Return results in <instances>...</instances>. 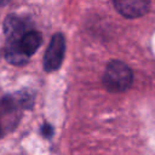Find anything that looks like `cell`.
<instances>
[{"instance_id":"52a82bcc","label":"cell","mask_w":155,"mask_h":155,"mask_svg":"<svg viewBox=\"0 0 155 155\" xmlns=\"http://www.w3.org/2000/svg\"><path fill=\"white\" fill-rule=\"evenodd\" d=\"M42 133H44L45 137H50V136L53 133V130H52L48 125H45V126L42 127Z\"/></svg>"},{"instance_id":"3957f363","label":"cell","mask_w":155,"mask_h":155,"mask_svg":"<svg viewBox=\"0 0 155 155\" xmlns=\"http://www.w3.org/2000/svg\"><path fill=\"white\" fill-rule=\"evenodd\" d=\"M115 8L127 18H137L149 11L150 4L144 0H117L114 1Z\"/></svg>"},{"instance_id":"8992f818","label":"cell","mask_w":155,"mask_h":155,"mask_svg":"<svg viewBox=\"0 0 155 155\" xmlns=\"http://www.w3.org/2000/svg\"><path fill=\"white\" fill-rule=\"evenodd\" d=\"M5 58L13 65H23L28 62L29 57L22 53L18 42H7L5 47Z\"/></svg>"},{"instance_id":"5b68a950","label":"cell","mask_w":155,"mask_h":155,"mask_svg":"<svg viewBox=\"0 0 155 155\" xmlns=\"http://www.w3.org/2000/svg\"><path fill=\"white\" fill-rule=\"evenodd\" d=\"M41 41H42V36H41V34L39 31L28 30L21 38V40L18 42V46H19V50L22 51L23 54H25L27 57H30L40 47Z\"/></svg>"},{"instance_id":"277c9868","label":"cell","mask_w":155,"mask_h":155,"mask_svg":"<svg viewBox=\"0 0 155 155\" xmlns=\"http://www.w3.org/2000/svg\"><path fill=\"white\" fill-rule=\"evenodd\" d=\"M24 22L17 16H7L4 22V33L7 38V42H19L21 38L27 33Z\"/></svg>"},{"instance_id":"6da1fadb","label":"cell","mask_w":155,"mask_h":155,"mask_svg":"<svg viewBox=\"0 0 155 155\" xmlns=\"http://www.w3.org/2000/svg\"><path fill=\"white\" fill-rule=\"evenodd\" d=\"M132 81L133 74L127 64L121 61H111L108 63L103 74V84L108 91L115 93L124 92L132 85Z\"/></svg>"},{"instance_id":"7a4b0ae2","label":"cell","mask_w":155,"mask_h":155,"mask_svg":"<svg viewBox=\"0 0 155 155\" xmlns=\"http://www.w3.org/2000/svg\"><path fill=\"white\" fill-rule=\"evenodd\" d=\"M65 53V39L62 34H54L46 48L44 56V68L46 71L57 70L64 58Z\"/></svg>"}]
</instances>
